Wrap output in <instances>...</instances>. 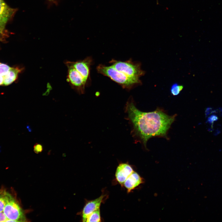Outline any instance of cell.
Returning a JSON list of instances; mask_svg holds the SVG:
<instances>
[{"instance_id":"1","label":"cell","mask_w":222,"mask_h":222,"mask_svg":"<svg viewBox=\"0 0 222 222\" xmlns=\"http://www.w3.org/2000/svg\"><path fill=\"white\" fill-rule=\"evenodd\" d=\"M125 109L126 118L132 127L133 135L145 146L151 138L166 136L175 117V116H169L158 109L151 112H142L137 108L131 97L126 104Z\"/></svg>"},{"instance_id":"2","label":"cell","mask_w":222,"mask_h":222,"mask_svg":"<svg viewBox=\"0 0 222 222\" xmlns=\"http://www.w3.org/2000/svg\"><path fill=\"white\" fill-rule=\"evenodd\" d=\"M97 70L99 73L109 77L124 88L130 90L142 84L140 79L129 77L117 71L111 65L106 66L100 64L97 67Z\"/></svg>"},{"instance_id":"3","label":"cell","mask_w":222,"mask_h":222,"mask_svg":"<svg viewBox=\"0 0 222 222\" xmlns=\"http://www.w3.org/2000/svg\"><path fill=\"white\" fill-rule=\"evenodd\" d=\"M110 63L117 70L131 77L140 79L145 74V71L141 68V64L134 62L131 59L125 61L113 59Z\"/></svg>"},{"instance_id":"4","label":"cell","mask_w":222,"mask_h":222,"mask_svg":"<svg viewBox=\"0 0 222 222\" xmlns=\"http://www.w3.org/2000/svg\"><path fill=\"white\" fill-rule=\"evenodd\" d=\"M3 212L8 219V222L27 221L24 214L18 203L9 193Z\"/></svg>"},{"instance_id":"5","label":"cell","mask_w":222,"mask_h":222,"mask_svg":"<svg viewBox=\"0 0 222 222\" xmlns=\"http://www.w3.org/2000/svg\"><path fill=\"white\" fill-rule=\"evenodd\" d=\"M64 64L68 68L67 81L72 88L80 94H84L87 82L77 70L66 61Z\"/></svg>"},{"instance_id":"6","label":"cell","mask_w":222,"mask_h":222,"mask_svg":"<svg viewBox=\"0 0 222 222\" xmlns=\"http://www.w3.org/2000/svg\"><path fill=\"white\" fill-rule=\"evenodd\" d=\"M68 61L87 83L89 79L90 66L92 62L91 57H88L83 60L75 62Z\"/></svg>"},{"instance_id":"7","label":"cell","mask_w":222,"mask_h":222,"mask_svg":"<svg viewBox=\"0 0 222 222\" xmlns=\"http://www.w3.org/2000/svg\"><path fill=\"white\" fill-rule=\"evenodd\" d=\"M105 196L104 195L98 198L88 202L84 206L82 212L83 222H86L88 216L93 212L100 208Z\"/></svg>"},{"instance_id":"8","label":"cell","mask_w":222,"mask_h":222,"mask_svg":"<svg viewBox=\"0 0 222 222\" xmlns=\"http://www.w3.org/2000/svg\"><path fill=\"white\" fill-rule=\"evenodd\" d=\"M134 170L130 165L126 163H120L117 167L115 173L116 180L121 184H123Z\"/></svg>"},{"instance_id":"9","label":"cell","mask_w":222,"mask_h":222,"mask_svg":"<svg viewBox=\"0 0 222 222\" xmlns=\"http://www.w3.org/2000/svg\"><path fill=\"white\" fill-rule=\"evenodd\" d=\"M143 182V179L136 172L134 171L124 182L123 185L130 192L132 190Z\"/></svg>"},{"instance_id":"10","label":"cell","mask_w":222,"mask_h":222,"mask_svg":"<svg viewBox=\"0 0 222 222\" xmlns=\"http://www.w3.org/2000/svg\"><path fill=\"white\" fill-rule=\"evenodd\" d=\"M23 69L18 67L11 68L7 73L4 76L3 84L5 86L10 84L17 78L18 75Z\"/></svg>"},{"instance_id":"11","label":"cell","mask_w":222,"mask_h":222,"mask_svg":"<svg viewBox=\"0 0 222 222\" xmlns=\"http://www.w3.org/2000/svg\"><path fill=\"white\" fill-rule=\"evenodd\" d=\"M16 10L9 6L4 0H0V16L8 20L14 15Z\"/></svg>"},{"instance_id":"12","label":"cell","mask_w":222,"mask_h":222,"mask_svg":"<svg viewBox=\"0 0 222 222\" xmlns=\"http://www.w3.org/2000/svg\"><path fill=\"white\" fill-rule=\"evenodd\" d=\"M86 222H101L100 208L91 213L87 217Z\"/></svg>"},{"instance_id":"13","label":"cell","mask_w":222,"mask_h":222,"mask_svg":"<svg viewBox=\"0 0 222 222\" xmlns=\"http://www.w3.org/2000/svg\"><path fill=\"white\" fill-rule=\"evenodd\" d=\"M8 193L5 190L0 189V212L3 211Z\"/></svg>"},{"instance_id":"14","label":"cell","mask_w":222,"mask_h":222,"mask_svg":"<svg viewBox=\"0 0 222 222\" xmlns=\"http://www.w3.org/2000/svg\"><path fill=\"white\" fill-rule=\"evenodd\" d=\"M183 88V85L175 83L172 84L171 87V92L173 96H177L180 93Z\"/></svg>"},{"instance_id":"15","label":"cell","mask_w":222,"mask_h":222,"mask_svg":"<svg viewBox=\"0 0 222 222\" xmlns=\"http://www.w3.org/2000/svg\"><path fill=\"white\" fill-rule=\"evenodd\" d=\"M10 68L7 65L0 63V76H4L6 75Z\"/></svg>"},{"instance_id":"16","label":"cell","mask_w":222,"mask_h":222,"mask_svg":"<svg viewBox=\"0 0 222 222\" xmlns=\"http://www.w3.org/2000/svg\"><path fill=\"white\" fill-rule=\"evenodd\" d=\"M8 20L0 16V29L5 31V26Z\"/></svg>"},{"instance_id":"17","label":"cell","mask_w":222,"mask_h":222,"mask_svg":"<svg viewBox=\"0 0 222 222\" xmlns=\"http://www.w3.org/2000/svg\"><path fill=\"white\" fill-rule=\"evenodd\" d=\"M33 149L35 153L38 154L41 152L43 150V146L41 144L36 143L34 146Z\"/></svg>"},{"instance_id":"18","label":"cell","mask_w":222,"mask_h":222,"mask_svg":"<svg viewBox=\"0 0 222 222\" xmlns=\"http://www.w3.org/2000/svg\"><path fill=\"white\" fill-rule=\"evenodd\" d=\"M218 119L217 116L215 115H212L209 116L207 119V122L210 124H212Z\"/></svg>"},{"instance_id":"19","label":"cell","mask_w":222,"mask_h":222,"mask_svg":"<svg viewBox=\"0 0 222 222\" xmlns=\"http://www.w3.org/2000/svg\"><path fill=\"white\" fill-rule=\"evenodd\" d=\"M7 37V34L6 31H4L0 29V42L3 41Z\"/></svg>"},{"instance_id":"20","label":"cell","mask_w":222,"mask_h":222,"mask_svg":"<svg viewBox=\"0 0 222 222\" xmlns=\"http://www.w3.org/2000/svg\"><path fill=\"white\" fill-rule=\"evenodd\" d=\"M8 222V219L3 211L0 212V222Z\"/></svg>"},{"instance_id":"21","label":"cell","mask_w":222,"mask_h":222,"mask_svg":"<svg viewBox=\"0 0 222 222\" xmlns=\"http://www.w3.org/2000/svg\"><path fill=\"white\" fill-rule=\"evenodd\" d=\"M216 112V111L213 110L212 108H208L205 110V114L206 116H208L211 113H214Z\"/></svg>"},{"instance_id":"22","label":"cell","mask_w":222,"mask_h":222,"mask_svg":"<svg viewBox=\"0 0 222 222\" xmlns=\"http://www.w3.org/2000/svg\"><path fill=\"white\" fill-rule=\"evenodd\" d=\"M4 81V76H0V85L3 84Z\"/></svg>"},{"instance_id":"23","label":"cell","mask_w":222,"mask_h":222,"mask_svg":"<svg viewBox=\"0 0 222 222\" xmlns=\"http://www.w3.org/2000/svg\"><path fill=\"white\" fill-rule=\"evenodd\" d=\"M50 2H52L54 3H56L57 0H48Z\"/></svg>"}]
</instances>
